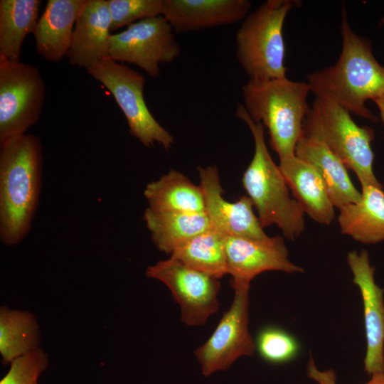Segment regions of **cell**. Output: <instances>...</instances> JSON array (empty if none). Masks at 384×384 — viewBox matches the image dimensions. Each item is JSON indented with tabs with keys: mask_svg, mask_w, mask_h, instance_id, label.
Masks as SVG:
<instances>
[{
	"mask_svg": "<svg viewBox=\"0 0 384 384\" xmlns=\"http://www.w3.org/2000/svg\"><path fill=\"white\" fill-rule=\"evenodd\" d=\"M342 49L336 63L307 76L311 92L331 100L350 114L378 122L366 102L384 96V66L375 58L370 43L350 27L341 12Z\"/></svg>",
	"mask_w": 384,
	"mask_h": 384,
	"instance_id": "obj_1",
	"label": "cell"
},
{
	"mask_svg": "<svg viewBox=\"0 0 384 384\" xmlns=\"http://www.w3.org/2000/svg\"><path fill=\"white\" fill-rule=\"evenodd\" d=\"M0 240L7 246L29 233L41 195L43 146L24 134L0 144Z\"/></svg>",
	"mask_w": 384,
	"mask_h": 384,
	"instance_id": "obj_2",
	"label": "cell"
},
{
	"mask_svg": "<svg viewBox=\"0 0 384 384\" xmlns=\"http://www.w3.org/2000/svg\"><path fill=\"white\" fill-rule=\"evenodd\" d=\"M307 82L286 78L249 80L242 86L243 106L256 123L268 130L270 145L279 160L295 155L310 111Z\"/></svg>",
	"mask_w": 384,
	"mask_h": 384,
	"instance_id": "obj_3",
	"label": "cell"
},
{
	"mask_svg": "<svg viewBox=\"0 0 384 384\" xmlns=\"http://www.w3.org/2000/svg\"><path fill=\"white\" fill-rule=\"evenodd\" d=\"M235 116L247 125L255 144L252 159L242 176L243 188L262 228L276 225L286 238L294 240L304 230V212L295 198L290 197L289 188L279 165L270 154L264 127L250 118L242 105L237 106Z\"/></svg>",
	"mask_w": 384,
	"mask_h": 384,
	"instance_id": "obj_4",
	"label": "cell"
},
{
	"mask_svg": "<svg viewBox=\"0 0 384 384\" xmlns=\"http://www.w3.org/2000/svg\"><path fill=\"white\" fill-rule=\"evenodd\" d=\"M291 0H268L248 14L235 35L236 56L250 79L286 78L283 26Z\"/></svg>",
	"mask_w": 384,
	"mask_h": 384,
	"instance_id": "obj_5",
	"label": "cell"
},
{
	"mask_svg": "<svg viewBox=\"0 0 384 384\" xmlns=\"http://www.w3.org/2000/svg\"><path fill=\"white\" fill-rule=\"evenodd\" d=\"M303 134L323 142L356 174L361 187H383L373 171L374 131L357 125L347 110L331 100L316 97L304 119Z\"/></svg>",
	"mask_w": 384,
	"mask_h": 384,
	"instance_id": "obj_6",
	"label": "cell"
},
{
	"mask_svg": "<svg viewBox=\"0 0 384 384\" xmlns=\"http://www.w3.org/2000/svg\"><path fill=\"white\" fill-rule=\"evenodd\" d=\"M86 71L112 93L127 119L132 136L146 147L158 143L166 150L170 149L174 137L155 119L146 106L143 75L110 58Z\"/></svg>",
	"mask_w": 384,
	"mask_h": 384,
	"instance_id": "obj_7",
	"label": "cell"
},
{
	"mask_svg": "<svg viewBox=\"0 0 384 384\" xmlns=\"http://www.w3.org/2000/svg\"><path fill=\"white\" fill-rule=\"evenodd\" d=\"M45 95L38 68L0 57V144L26 134L38 121Z\"/></svg>",
	"mask_w": 384,
	"mask_h": 384,
	"instance_id": "obj_8",
	"label": "cell"
},
{
	"mask_svg": "<svg viewBox=\"0 0 384 384\" xmlns=\"http://www.w3.org/2000/svg\"><path fill=\"white\" fill-rule=\"evenodd\" d=\"M180 55L174 31L161 15L138 21L110 37V59L134 64L152 78L160 75V64L172 63Z\"/></svg>",
	"mask_w": 384,
	"mask_h": 384,
	"instance_id": "obj_9",
	"label": "cell"
},
{
	"mask_svg": "<svg viewBox=\"0 0 384 384\" xmlns=\"http://www.w3.org/2000/svg\"><path fill=\"white\" fill-rule=\"evenodd\" d=\"M232 287L235 294L230 306L208 339L194 351L206 377L226 370L240 357L251 356L256 349L248 328L250 284Z\"/></svg>",
	"mask_w": 384,
	"mask_h": 384,
	"instance_id": "obj_10",
	"label": "cell"
},
{
	"mask_svg": "<svg viewBox=\"0 0 384 384\" xmlns=\"http://www.w3.org/2000/svg\"><path fill=\"white\" fill-rule=\"evenodd\" d=\"M147 277L159 280L171 291L180 306L181 321L188 326L204 325L219 309L218 279L172 258L148 267Z\"/></svg>",
	"mask_w": 384,
	"mask_h": 384,
	"instance_id": "obj_11",
	"label": "cell"
},
{
	"mask_svg": "<svg viewBox=\"0 0 384 384\" xmlns=\"http://www.w3.org/2000/svg\"><path fill=\"white\" fill-rule=\"evenodd\" d=\"M198 171L206 213L213 228L227 236L259 241L271 239L255 214L252 202L248 196H241L235 202H229L223 198V189L215 166L198 167Z\"/></svg>",
	"mask_w": 384,
	"mask_h": 384,
	"instance_id": "obj_12",
	"label": "cell"
},
{
	"mask_svg": "<svg viewBox=\"0 0 384 384\" xmlns=\"http://www.w3.org/2000/svg\"><path fill=\"white\" fill-rule=\"evenodd\" d=\"M347 262L363 302L366 338L364 370L370 375L384 373V290L375 282V267L366 250L348 252Z\"/></svg>",
	"mask_w": 384,
	"mask_h": 384,
	"instance_id": "obj_13",
	"label": "cell"
},
{
	"mask_svg": "<svg viewBox=\"0 0 384 384\" xmlns=\"http://www.w3.org/2000/svg\"><path fill=\"white\" fill-rule=\"evenodd\" d=\"M225 251L228 274L231 285L250 284L257 275L267 271L286 273L303 272L304 270L289 258V252L280 236L268 241L227 236Z\"/></svg>",
	"mask_w": 384,
	"mask_h": 384,
	"instance_id": "obj_14",
	"label": "cell"
},
{
	"mask_svg": "<svg viewBox=\"0 0 384 384\" xmlns=\"http://www.w3.org/2000/svg\"><path fill=\"white\" fill-rule=\"evenodd\" d=\"M251 6L247 0H163L161 16L174 32L186 33L236 23Z\"/></svg>",
	"mask_w": 384,
	"mask_h": 384,
	"instance_id": "obj_15",
	"label": "cell"
},
{
	"mask_svg": "<svg viewBox=\"0 0 384 384\" xmlns=\"http://www.w3.org/2000/svg\"><path fill=\"white\" fill-rule=\"evenodd\" d=\"M111 25L107 0H85L66 55L70 64L86 70L109 58Z\"/></svg>",
	"mask_w": 384,
	"mask_h": 384,
	"instance_id": "obj_16",
	"label": "cell"
},
{
	"mask_svg": "<svg viewBox=\"0 0 384 384\" xmlns=\"http://www.w3.org/2000/svg\"><path fill=\"white\" fill-rule=\"evenodd\" d=\"M85 0H48L34 32L36 50L47 61L58 63L70 47Z\"/></svg>",
	"mask_w": 384,
	"mask_h": 384,
	"instance_id": "obj_17",
	"label": "cell"
},
{
	"mask_svg": "<svg viewBox=\"0 0 384 384\" xmlns=\"http://www.w3.org/2000/svg\"><path fill=\"white\" fill-rule=\"evenodd\" d=\"M295 156L317 171L334 207L339 209L360 201L361 192L352 183L348 169L323 142L302 133L295 149Z\"/></svg>",
	"mask_w": 384,
	"mask_h": 384,
	"instance_id": "obj_18",
	"label": "cell"
},
{
	"mask_svg": "<svg viewBox=\"0 0 384 384\" xmlns=\"http://www.w3.org/2000/svg\"><path fill=\"white\" fill-rule=\"evenodd\" d=\"M279 167L303 211L314 221L330 225L335 207L314 167L295 155L279 160Z\"/></svg>",
	"mask_w": 384,
	"mask_h": 384,
	"instance_id": "obj_19",
	"label": "cell"
},
{
	"mask_svg": "<svg viewBox=\"0 0 384 384\" xmlns=\"http://www.w3.org/2000/svg\"><path fill=\"white\" fill-rule=\"evenodd\" d=\"M358 202L339 208L341 233L363 244L384 241V191L383 187H361Z\"/></svg>",
	"mask_w": 384,
	"mask_h": 384,
	"instance_id": "obj_20",
	"label": "cell"
},
{
	"mask_svg": "<svg viewBox=\"0 0 384 384\" xmlns=\"http://www.w3.org/2000/svg\"><path fill=\"white\" fill-rule=\"evenodd\" d=\"M143 219L154 245L167 255L212 228L206 213L160 212L147 208Z\"/></svg>",
	"mask_w": 384,
	"mask_h": 384,
	"instance_id": "obj_21",
	"label": "cell"
},
{
	"mask_svg": "<svg viewBox=\"0 0 384 384\" xmlns=\"http://www.w3.org/2000/svg\"><path fill=\"white\" fill-rule=\"evenodd\" d=\"M150 209L160 212L206 213L201 187L182 173L171 169L144 191Z\"/></svg>",
	"mask_w": 384,
	"mask_h": 384,
	"instance_id": "obj_22",
	"label": "cell"
},
{
	"mask_svg": "<svg viewBox=\"0 0 384 384\" xmlns=\"http://www.w3.org/2000/svg\"><path fill=\"white\" fill-rule=\"evenodd\" d=\"M41 0L0 1V57L19 61L25 38L34 33Z\"/></svg>",
	"mask_w": 384,
	"mask_h": 384,
	"instance_id": "obj_23",
	"label": "cell"
},
{
	"mask_svg": "<svg viewBox=\"0 0 384 384\" xmlns=\"http://www.w3.org/2000/svg\"><path fill=\"white\" fill-rule=\"evenodd\" d=\"M225 238L211 228L178 246L170 257L220 279L228 274Z\"/></svg>",
	"mask_w": 384,
	"mask_h": 384,
	"instance_id": "obj_24",
	"label": "cell"
},
{
	"mask_svg": "<svg viewBox=\"0 0 384 384\" xmlns=\"http://www.w3.org/2000/svg\"><path fill=\"white\" fill-rule=\"evenodd\" d=\"M39 343V326L32 313L1 307L0 353L4 365L38 348Z\"/></svg>",
	"mask_w": 384,
	"mask_h": 384,
	"instance_id": "obj_25",
	"label": "cell"
},
{
	"mask_svg": "<svg viewBox=\"0 0 384 384\" xmlns=\"http://www.w3.org/2000/svg\"><path fill=\"white\" fill-rule=\"evenodd\" d=\"M255 341L260 357L274 364L292 361L299 350V343L293 336L274 326H268L260 330Z\"/></svg>",
	"mask_w": 384,
	"mask_h": 384,
	"instance_id": "obj_26",
	"label": "cell"
},
{
	"mask_svg": "<svg viewBox=\"0 0 384 384\" xmlns=\"http://www.w3.org/2000/svg\"><path fill=\"white\" fill-rule=\"evenodd\" d=\"M111 31L144 18L161 15L163 0H107Z\"/></svg>",
	"mask_w": 384,
	"mask_h": 384,
	"instance_id": "obj_27",
	"label": "cell"
},
{
	"mask_svg": "<svg viewBox=\"0 0 384 384\" xmlns=\"http://www.w3.org/2000/svg\"><path fill=\"white\" fill-rule=\"evenodd\" d=\"M9 365L0 384H36L48 366V357L38 348L15 358Z\"/></svg>",
	"mask_w": 384,
	"mask_h": 384,
	"instance_id": "obj_28",
	"label": "cell"
},
{
	"mask_svg": "<svg viewBox=\"0 0 384 384\" xmlns=\"http://www.w3.org/2000/svg\"><path fill=\"white\" fill-rule=\"evenodd\" d=\"M307 375L318 384H336V375L334 370H319L311 357L307 364ZM365 384H384V373L371 375L370 380Z\"/></svg>",
	"mask_w": 384,
	"mask_h": 384,
	"instance_id": "obj_29",
	"label": "cell"
},
{
	"mask_svg": "<svg viewBox=\"0 0 384 384\" xmlns=\"http://www.w3.org/2000/svg\"><path fill=\"white\" fill-rule=\"evenodd\" d=\"M380 112V119L384 122V96L373 101Z\"/></svg>",
	"mask_w": 384,
	"mask_h": 384,
	"instance_id": "obj_30",
	"label": "cell"
},
{
	"mask_svg": "<svg viewBox=\"0 0 384 384\" xmlns=\"http://www.w3.org/2000/svg\"><path fill=\"white\" fill-rule=\"evenodd\" d=\"M36 384H38V383H36Z\"/></svg>",
	"mask_w": 384,
	"mask_h": 384,
	"instance_id": "obj_31",
	"label": "cell"
}]
</instances>
